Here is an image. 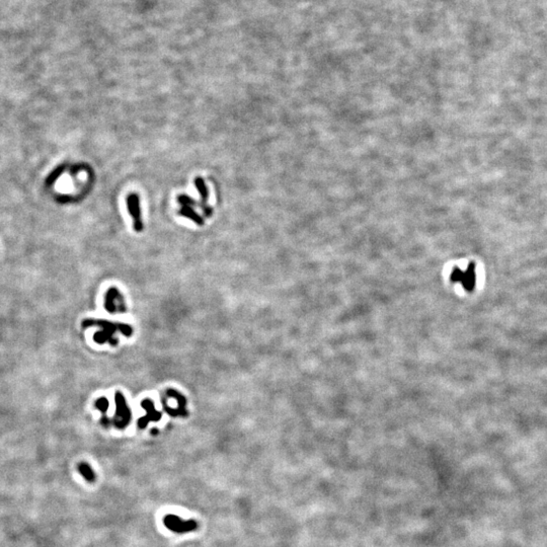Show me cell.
I'll return each mask as SVG.
<instances>
[{"mask_svg":"<svg viewBox=\"0 0 547 547\" xmlns=\"http://www.w3.org/2000/svg\"><path fill=\"white\" fill-rule=\"evenodd\" d=\"M92 326H99L103 328L102 331H98L94 333L93 335V339L96 343L99 344H104L106 342L110 343L112 346H115L117 344V341L112 336V333H114L117 329L121 330L123 333H125L126 335H130L132 330L131 328L125 325H116V324H112L109 322H107V320H97V319H85L82 322V328H86L88 327H92Z\"/></svg>","mask_w":547,"mask_h":547,"instance_id":"obj_1","label":"cell"},{"mask_svg":"<svg viewBox=\"0 0 547 547\" xmlns=\"http://www.w3.org/2000/svg\"><path fill=\"white\" fill-rule=\"evenodd\" d=\"M163 524L168 530L179 534L190 533L199 528V523L196 520H182L175 514L165 515Z\"/></svg>","mask_w":547,"mask_h":547,"instance_id":"obj_2","label":"cell"},{"mask_svg":"<svg viewBox=\"0 0 547 547\" xmlns=\"http://www.w3.org/2000/svg\"><path fill=\"white\" fill-rule=\"evenodd\" d=\"M127 206L128 211L134 221V229L137 232H141L143 230V222L141 218L139 196L137 194H130L127 197Z\"/></svg>","mask_w":547,"mask_h":547,"instance_id":"obj_3","label":"cell"},{"mask_svg":"<svg viewBox=\"0 0 547 547\" xmlns=\"http://www.w3.org/2000/svg\"><path fill=\"white\" fill-rule=\"evenodd\" d=\"M452 280L455 282H460L467 291H473L475 286V267L474 263H470L467 270L464 272L460 270L453 271Z\"/></svg>","mask_w":547,"mask_h":547,"instance_id":"obj_4","label":"cell"},{"mask_svg":"<svg viewBox=\"0 0 547 547\" xmlns=\"http://www.w3.org/2000/svg\"><path fill=\"white\" fill-rule=\"evenodd\" d=\"M105 308L109 313H116L117 311L122 313L125 312L126 307L123 302V298L116 288H111L107 292L105 297Z\"/></svg>","mask_w":547,"mask_h":547,"instance_id":"obj_5","label":"cell"},{"mask_svg":"<svg viewBox=\"0 0 547 547\" xmlns=\"http://www.w3.org/2000/svg\"><path fill=\"white\" fill-rule=\"evenodd\" d=\"M116 401H117V416L119 418H116L115 420V425L117 428L119 429H123L127 426V424L130 421V412L126 406L125 403V400L123 396L120 394V392L117 393L116 395Z\"/></svg>","mask_w":547,"mask_h":547,"instance_id":"obj_6","label":"cell"},{"mask_svg":"<svg viewBox=\"0 0 547 547\" xmlns=\"http://www.w3.org/2000/svg\"><path fill=\"white\" fill-rule=\"evenodd\" d=\"M195 184L198 188V191L200 193L201 196V205H200V208L203 210L205 216L207 217H211L213 214V209L212 207L207 205V201H208V197H209V191H208V187H207L204 180L200 177L196 178L195 180Z\"/></svg>","mask_w":547,"mask_h":547,"instance_id":"obj_7","label":"cell"},{"mask_svg":"<svg viewBox=\"0 0 547 547\" xmlns=\"http://www.w3.org/2000/svg\"><path fill=\"white\" fill-rule=\"evenodd\" d=\"M179 214L182 217L188 218L191 219L192 221H194L195 223H197L200 226L204 225V219L202 216H200L194 209L193 207H188V206H182V209L179 211Z\"/></svg>","mask_w":547,"mask_h":547,"instance_id":"obj_8","label":"cell"},{"mask_svg":"<svg viewBox=\"0 0 547 547\" xmlns=\"http://www.w3.org/2000/svg\"><path fill=\"white\" fill-rule=\"evenodd\" d=\"M77 470L78 473L81 474V476L88 482L92 483L96 481V474H94L93 469L90 467L89 464H87L86 462H80L77 465Z\"/></svg>","mask_w":547,"mask_h":547,"instance_id":"obj_9","label":"cell"},{"mask_svg":"<svg viewBox=\"0 0 547 547\" xmlns=\"http://www.w3.org/2000/svg\"><path fill=\"white\" fill-rule=\"evenodd\" d=\"M178 202L182 205V206H188V207H194L197 205V202L192 199L191 197L185 196V195H180L178 197Z\"/></svg>","mask_w":547,"mask_h":547,"instance_id":"obj_10","label":"cell"},{"mask_svg":"<svg viewBox=\"0 0 547 547\" xmlns=\"http://www.w3.org/2000/svg\"><path fill=\"white\" fill-rule=\"evenodd\" d=\"M96 407H97L98 409H100L101 411H103V412H107L108 407H109V401H108V400L105 399V398H102V399L98 400V401H96Z\"/></svg>","mask_w":547,"mask_h":547,"instance_id":"obj_11","label":"cell"}]
</instances>
